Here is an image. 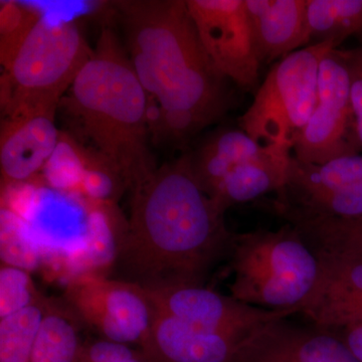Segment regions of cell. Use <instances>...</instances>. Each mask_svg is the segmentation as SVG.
Wrapping results in <instances>:
<instances>
[{
    "label": "cell",
    "mask_w": 362,
    "mask_h": 362,
    "mask_svg": "<svg viewBox=\"0 0 362 362\" xmlns=\"http://www.w3.org/2000/svg\"><path fill=\"white\" fill-rule=\"evenodd\" d=\"M114 7L148 96L152 140L185 144L232 110L230 82L204 51L185 0H122Z\"/></svg>",
    "instance_id": "6da1fadb"
},
{
    "label": "cell",
    "mask_w": 362,
    "mask_h": 362,
    "mask_svg": "<svg viewBox=\"0 0 362 362\" xmlns=\"http://www.w3.org/2000/svg\"><path fill=\"white\" fill-rule=\"evenodd\" d=\"M130 216L116 265L144 288L204 286L230 256L235 233L202 190L187 154L131 188Z\"/></svg>",
    "instance_id": "7a4b0ae2"
},
{
    "label": "cell",
    "mask_w": 362,
    "mask_h": 362,
    "mask_svg": "<svg viewBox=\"0 0 362 362\" xmlns=\"http://www.w3.org/2000/svg\"><path fill=\"white\" fill-rule=\"evenodd\" d=\"M61 106L128 189L157 168L149 149L148 96L111 28L102 30Z\"/></svg>",
    "instance_id": "3957f363"
},
{
    "label": "cell",
    "mask_w": 362,
    "mask_h": 362,
    "mask_svg": "<svg viewBox=\"0 0 362 362\" xmlns=\"http://www.w3.org/2000/svg\"><path fill=\"white\" fill-rule=\"evenodd\" d=\"M228 258L230 296L267 310L299 313L320 275L318 254L291 223L235 233Z\"/></svg>",
    "instance_id": "277c9868"
},
{
    "label": "cell",
    "mask_w": 362,
    "mask_h": 362,
    "mask_svg": "<svg viewBox=\"0 0 362 362\" xmlns=\"http://www.w3.org/2000/svg\"><path fill=\"white\" fill-rule=\"evenodd\" d=\"M93 52L77 23L44 13L11 65L2 71L4 119L56 116Z\"/></svg>",
    "instance_id": "5b68a950"
},
{
    "label": "cell",
    "mask_w": 362,
    "mask_h": 362,
    "mask_svg": "<svg viewBox=\"0 0 362 362\" xmlns=\"http://www.w3.org/2000/svg\"><path fill=\"white\" fill-rule=\"evenodd\" d=\"M335 49L309 45L277 62L240 117V129L264 146L293 150L316 106L321 61Z\"/></svg>",
    "instance_id": "8992f818"
},
{
    "label": "cell",
    "mask_w": 362,
    "mask_h": 362,
    "mask_svg": "<svg viewBox=\"0 0 362 362\" xmlns=\"http://www.w3.org/2000/svg\"><path fill=\"white\" fill-rule=\"evenodd\" d=\"M64 302L82 324L101 338L142 346L153 324L156 309L142 286L108 276L84 273L65 284Z\"/></svg>",
    "instance_id": "52a82bcc"
},
{
    "label": "cell",
    "mask_w": 362,
    "mask_h": 362,
    "mask_svg": "<svg viewBox=\"0 0 362 362\" xmlns=\"http://www.w3.org/2000/svg\"><path fill=\"white\" fill-rule=\"evenodd\" d=\"M292 151L297 160L310 164L362 152L341 49H331L321 61L316 106Z\"/></svg>",
    "instance_id": "ba28073f"
},
{
    "label": "cell",
    "mask_w": 362,
    "mask_h": 362,
    "mask_svg": "<svg viewBox=\"0 0 362 362\" xmlns=\"http://www.w3.org/2000/svg\"><path fill=\"white\" fill-rule=\"evenodd\" d=\"M216 71L245 92L258 88L259 62L245 0H185Z\"/></svg>",
    "instance_id": "9c48e42d"
},
{
    "label": "cell",
    "mask_w": 362,
    "mask_h": 362,
    "mask_svg": "<svg viewBox=\"0 0 362 362\" xmlns=\"http://www.w3.org/2000/svg\"><path fill=\"white\" fill-rule=\"evenodd\" d=\"M159 313L209 332L247 337L272 321L285 319L296 311H274L251 306L204 286L145 288Z\"/></svg>",
    "instance_id": "30bf717a"
},
{
    "label": "cell",
    "mask_w": 362,
    "mask_h": 362,
    "mask_svg": "<svg viewBox=\"0 0 362 362\" xmlns=\"http://www.w3.org/2000/svg\"><path fill=\"white\" fill-rule=\"evenodd\" d=\"M315 251L320 275L299 313L321 330L362 324V262Z\"/></svg>",
    "instance_id": "8fae6325"
},
{
    "label": "cell",
    "mask_w": 362,
    "mask_h": 362,
    "mask_svg": "<svg viewBox=\"0 0 362 362\" xmlns=\"http://www.w3.org/2000/svg\"><path fill=\"white\" fill-rule=\"evenodd\" d=\"M285 319L255 330L237 362H359L343 340L328 331L302 329Z\"/></svg>",
    "instance_id": "7c38bea8"
},
{
    "label": "cell",
    "mask_w": 362,
    "mask_h": 362,
    "mask_svg": "<svg viewBox=\"0 0 362 362\" xmlns=\"http://www.w3.org/2000/svg\"><path fill=\"white\" fill-rule=\"evenodd\" d=\"M250 337L209 332L156 311L148 337L138 349L147 362H237Z\"/></svg>",
    "instance_id": "4fadbf2b"
},
{
    "label": "cell",
    "mask_w": 362,
    "mask_h": 362,
    "mask_svg": "<svg viewBox=\"0 0 362 362\" xmlns=\"http://www.w3.org/2000/svg\"><path fill=\"white\" fill-rule=\"evenodd\" d=\"M61 136L54 116L4 119L0 135L1 189L35 180L51 158Z\"/></svg>",
    "instance_id": "5bb4252c"
},
{
    "label": "cell",
    "mask_w": 362,
    "mask_h": 362,
    "mask_svg": "<svg viewBox=\"0 0 362 362\" xmlns=\"http://www.w3.org/2000/svg\"><path fill=\"white\" fill-rule=\"evenodd\" d=\"M245 4L262 65L307 47V0H245Z\"/></svg>",
    "instance_id": "9a60e30c"
},
{
    "label": "cell",
    "mask_w": 362,
    "mask_h": 362,
    "mask_svg": "<svg viewBox=\"0 0 362 362\" xmlns=\"http://www.w3.org/2000/svg\"><path fill=\"white\" fill-rule=\"evenodd\" d=\"M292 150L275 146L265 156L240 164L211 189L209 197L223 213L235 204L264 195L279 194L284 187Z\"/></svg>",
    "instance_id": "2e32d148"
},
{
    "label": "cell",
    "mask_w": 362,
    "mask_h": 362,
    "mask_svg": "<svg viewBox=\"0 0 362 362\" xmlns=\"http://www.w3.org/2000/svg\"><path fill=\"white\" fill-rule=\"evenodd\" d=\"M274 147L259 144L240 128L221 129L187 156L197 182L209 194L233 169L265 156Z\"/></svg>",
    "instance_id": "e0dca14e"
},
{
    "label": "cell",
    "mask_w": 362,
    "mask_h": 362,
    "mask_svg": "<svg viewBox=\"0 0 362 362\" xmlns=\"http://www.w3.org/2000/svg\"><path fill=\"white\" fill-rule=\"evenodd\" d=\"M362 180V154L332 159L323 164L290 158L284 187L277 194L276 209L313 195L328 194Z\"/></svg>",
    "instance_id": "ac0fdd59"
},
{
    "label": "cell",
    "mask_w": 362,
    "mask_h": 362,
    "mask_svg": "<svg viewBox=\"0 0 362 362\" xmlns=\"http://www.w3.org/2000/svg\"><path fill=\"white\" fill-rule=\"evenodd\" d=\"M81 322L68 305L49 298L32 362H80Z\"/></svg>",
    "instance_id": "d6986e66"
},
{
    "label": "cell",
    "mask_w": 362,
    "mask_h": 362,
    "mask_svg": "<svg viewBox=\"0 0 362 362\" xmlns=\"http://www.w3.org/2000/svg\"><path fill=\"white\" fill-rule=\"evenodd\" d=\"M362 33V0H307V47L331 42L337 49Z\"/></svg>",
    "instance_id": "ffe728a7"
},
{
    "label": "cell",
    "mask_w": 362,
    "mask_h": 362,
    "mask_svg": "<svg viewBox=\"0 0 362 362\" xmlns=\"http://www.w3.org/2000/svg\"><path fill=\"white\" fill-rule=\"evenodd\" d=\"M291 225L314 250L362 262V218H314Z\"/></svg>",
    "instance_id": "44dd1931"
},
{
    "label": "cell",
    "mask_w": 362,
    "mask_h": 362,
    "mask_svg": "<svg viewBox=\"0 0 362 362\" xmlns=\"http://www.w3.org/2000/svg\"><path fill=\"white\" fill-rule=\"evenodd\" d=\"M49 298L0 318V362H32Z\"/></svg>",
    "instance_id": "7402d4cb"
},
{
    "label": "cell",
    "mask_w": 362,
    "mask_h": 362,
    "mask_svg": "<svg viewBox=\"0 0 362 362\" xmlns=\"http://www.w3.org/2000/svg\"><path fill=\"white\" fill-rule=\"evenodd\" d=\"M277 211L290 223L314 218H362V180L328 194L306 197Z\"/></svg>",
    "instance_id": "603a6c76"
},
{
    "label": "cell",
    "mask_w": 362,
    "mask_h": 362,
    "mask_svg": "<svg viewBox=\"0 0 362 362\" xmlns=\"http://www.w3.org/2000/svg\"><path fill=\"white\" fill-rule=\"evenodd\" d=\"M0 258L4 265L18 267L33 273L42 269L39 244L25 218L8 206L0 211Z\"/></svg>",
    "instance_id": "cb8c5ba5"
},
{
    "label": "cell",
    "mask_w": 362,
    "mask_h": 362,
    "mask_svg": "<svg viewBox=\"0 0 362 362\" xmlns=\"http://www.w3.org/2000/svg\"><path fill=\"white\" fill-rule=\"evenodd\" d=\"M90 157L69 136L62 134L58 146L40 173L42 181L52 190L76 197Z\"/></svg>",
    "instance_id": "d4e9b609"
},
{
    "label": "cell",
    "mask_w": 362,
    "mask_h": 362,
    "mask_svg": "<svg viewBox=\"0 0 362 362\" xmlns=\"http://www.w3.org/2000/svg\"><path fill=\"white\" fill-rule=\"evenodd\" d=\"M44 13L16 1L0 6V64L2 71L11 65L21 47Z\"/></svg>",
    "instance_id": "484cf974"
},
{
    "label": "cell",
    "mask_w": 362,
    "mask_h": 362,
    "mask_svg": "<svg viewBox=\"0 0 362 362\" xmlns=\"http://www.w3.org/2000/svg\"><path fill=\"white\" fill-rule=\"evenodd\" d=\"M37 290L32 273L4 265L0 267V318L18 313L44 298Z\"/></svg>",
    "instance_id": "4316f807"
},
{
    "label": "cell",
    "mask_w": 362,
    "mask_h": 362,
    "mask_svg": "<svg viewBox=\"0 0 362 362\" xmlns=\"http://www.w3.org/2000/svg\"><path fill=\"white\" fill-rule=\"evenodd\" d=\"M80 362H147L141 350L101 339L84 343Z\"/></svg>",
    "instance_id": "83f0119b"
},
{
    "label": "cell",
    "mask_w": 362,
    "mask_h": 362,
    "mask_svg": "<svg viewBox=\"0 0 362 362\" xmlns=\"http://www.w3.org/2000/svg\"><path fill=\"white\" fill-rule=\"evenodd\" d=\"M349 74L350 96L362 148V47L342 49Z\"/></svg>",
    "instance_id": "f1b7e54d"
},
{
    "label": "cell",
    "mask_w": 362,
    "mask_h": 362,
    "mask_svg": "<svg viewBox=\"0 0 362 362\" xmlns=\"http://www.w3.org/2000/svg\"><path fill=\"white\" fill-rule=\"evenodd\" d=\"M343 342L349 347L357 361L362 362V324L343 328Z\"/></svg>",
    "instance_id": "f546056e"
}]
</instances>
